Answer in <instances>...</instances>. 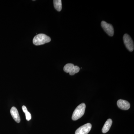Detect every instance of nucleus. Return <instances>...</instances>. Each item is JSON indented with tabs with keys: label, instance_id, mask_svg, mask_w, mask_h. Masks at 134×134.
I'll list each match as a JSON object with an SVG mask.
<instances>
[{
	"label": "nucleus",
	"instance_id": "1",
	"mask_svg": "<svg viewBox=\"0 0 134 134\" xmlns=\"http://www.w3.org/2000/svg\"><path fill=\"white\" fill-rule=\"evenodd\" d=\"M51 38L46 34H40L36 35L33 40V44L36 46L44 44L51 41Z\"/></svg>",
	"mask_w": 134,
	"mask_h": 134
},
{
	"label": "nucleus",
	"instance_id": "2",
	"mask_svg": "<svg viewBox=\"0 0 134 134\" xmlns=\"http://www.w3.org/2000/svg\"><path fill=\"white\" fill-rule=\"evenodd\" d=\"M85 108L86 105L85 104L82 103L80 104L76 108L73 112L72 117V119L73 120L76 121L82 117L84 114Z\"/></svg>",
	"mask_w": 134,
	"mask_h": 134
},
{
	"label": "nucleus",
	"instance_id": "3",
	"mask_svg": "<svg viewBox=\"0 0 134 134\" xmlns=\"http://www.w3.org/2000/svg\"><path fill=\"white\" fill-rule=\"evenodd\" d=\"M123 41L126 47L129 51L132 52L134 48V43L131 37L126 34L123 36Z\"/></svg>",
	"mask_w": 134,
	"mask_h": 134
},
{
	"label": "nucleus",
	"instance_id": "4",
	"mask_svg": "<svg viewBox=\"0 0 134 134\" xmlns=\"http://www.w3.org/2000/svg\"><path fill=\"white\" fill-rule=\"evenodd\" d=\"M101 25L103 30L109 36L112 37L114 34V29L113 25L107 23L104 21H102Z\"/></svg>",
	"mask_w": 134,
	"mask_h": 134
},
{
	"label": "nucleus",
	"instance_id": "5",
	"mask_svg": "<svg viewBox=\"0 0 134 134\" xmlns=\"http://www.w3.org/2000/svg\"><path fill=\"white\" fill-rule=\"evenodd\" d=\"M91 124L87 123L77 129L75 134H88L91 130Z\"/></svg>",
	"mask_w": 134,
	"mask_h": 134
},
{
	"label": "nucleus",
	"instance_id": "6",
	"mask_svg": "<svg viewBox=\"0 0 134 134\" xmlns=\"http://www.w3.org/2000/svg\"><path fill=\"white\" fill-rule=\"evenodd\" d=\"M117 105L119 108L122 110H126L130 108V105L129 102L127 100L119 99L117 102Z\"/></svg>",
	"mask_w": 134,
	"mask_h": 134
},
{
	"label": "nucleus",
	"instance_id": "7",
	"mask_svg": "<svg viewBox=\"0 0 134 134\" xmlns=\"http://www.w3.org/2000/svg\"><path fill=\"white\" fill-rule=\"evenodd\" d=\"M10 114L16 122L19 123L21 121L20 116L17 109L14 107H13L10 109Z\"/></svg>",
	"mask_w": 134,
	"mask_h": 134
},
{
	"label": "nucleus",
	"instance_id": "8",
	"mask_svg": "<svg viewBox=\"0 0 134 134\" xmlns=\"http://www.w3.org/2000/svg\"><path fill=\"white\" fill-rule=\"evenodd\" d=\"M113 121L111 119H108L106 121L104 125L103 126V129H102V131L103 133H107L109 131L112 124Z\"/></svg>",
	"mask_w": 134,
	"mask_h": 134
},
{
	"label": "nucleus",
	"instance_id": "9",
	"mask_svg": "<svg viewBox=\"0 0 134 134\" xmlns=\"http://www.w3.org/2000/svg\"><path fill=\"white\" fill-rule=\"evenodd\" d=\"M54 6L57 11H60L62 9V3L61 0H54L53 1Z\"/></svg>",
	"mask_w": 134,
	"mask_h": 134
},
{
	"label": "nucleus",
	"instance_id": "10",
	"mask_svg": "<svg viewBox=\"0 0 134 134\" xmlns=\"http://www.w3.org/2000/svg\"><path fill=\"white\" fill-rule=\"evenodd\" d=\"M75 66V65L72 63H68L64 66L63 70L66 73H69L72 71Z\"/></svg>",
	"mask_w": 134,
	"mask_h": 134
},
{
	"label": "nucleus",
	"instance_id": "11",
	"mask_svg": "<svg viewBox=\"0 0 134 134\" xmlns=\"http://www.w3.org/2000/svg\"><path fill=\"white\" fill-rule=\"evenodd\" d=\"M79 70H80V68L78 66H75L74 68L72 70V71L69 73V75H74L75 74L79 72Z\"/></svg>",
	"mask_w": 134,
	"mask_h": 134
},
{
	"label": "nucleus",
	"instance_id": "12",
	"mask_svg": "<svg viewBox=\"0 0 134 134\" xmlns=\"http://www.w3.org/2000/svg\"><path fill=\"white\" fill-rule=\"evenodd\" d=\"M25 116H26V119L27 121H29L30 120H31V115L30 113L29 112V111L26 112L25 113Z\"/></svg>",
	"mask_w": 134,
	"mask_h": 134
},
{
	"label": "nucleus",
	"instance_id": "13",
	"mask_svg": "<svg viewBox=\"0 0 134 134\" xmlns=\"http://www.w3.org/2000/svg\"><path fill=\"white\" fill-rule=\"evenodd\" d=\"M22 109H23V111L25 113L26 112L28 111V110H27V108L25 106L23 105V107H22Z\"/></svg>",
	"mask_w": 134,
	"mask_h": 134
}]
</instances>
